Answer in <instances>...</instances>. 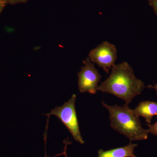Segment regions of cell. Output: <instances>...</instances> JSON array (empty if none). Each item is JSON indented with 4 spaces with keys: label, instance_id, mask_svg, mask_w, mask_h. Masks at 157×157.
Wrapping results in <instances>:
<instances>
[{
    "label": "cell",
    "instance_id": "6da1fadb",
    "mask_svg": "<svg viewBox=\"0 0 157 157\" xmlns=\"http://www.w3.org/2000/svg\"><path fill=\"white\" fill-rule=\"evenodd\" d=\"M108 78L100 85L98 90L108 93L130 104L145 87L142 80L135 76L134 70L127 62L114 65Z\"/></svg>",
    "mask_w": 157,
    "mask_h": 157
},
{
    "label": "cell",
    "instance_id": "9c48e42d",
    "mask_svg": "<svg viewBox=\"0 0 157 157\" xmlns=\"http://www.w3.org/2000/svg\"><path fill=\"white\" fill-rule=\"evenodd\" d=\"M8 4L11 5H15L18 3H26L28 0H7Z\"/></svg>",
    "mask_w": 157,
    "mask_h": 157
},
{
    "label": "cell",
    "instance_id": "4fadbf2b",
    "mask_svg": "<svg viewBox=\"0 0 157 157\" xmlns=\"http://www.w3.org/2000/svg\"><path fill=\"white\" fill-rule=\"evenodd\" d=\"M67 145H66V146L65 147V149L64 151V152H63V154L65 155V156H66V157H68L67 156V154H66V147H67Z\"/></svg>",
    "mask_w": 157,
    "mask_h": 157
},
{
    "label": "cell",
    "instance_id": "8fae6325",
    "mask_svg": "<svg viewBox=\"0 0 157 157\" xmlns=\"http://www.w3.org/2000/svg\"><path fill=\"white\" fill-rule=\"evenodd\" d=\"M150 5L152 7L155 13L157 14V1L150 2Z\"/></svg>",
    "mask_w": 157,
    "mask_h": 157
},
{
    "label": "cell",
    "instance_id": "ba28073f",
    "mask_svg": "<svg viewBox=\"0 0 157 157\" xmlns=\"http://www.w3.org/2000/svg\"><path fill=\"white\" fill-rule=\"evenodd\" d=\"M147 126L148 128L147 130L148 133H150L154 135H157V121L153 124H148Z\"/></svg>",
    "mask_w": 157,
    "mask_h": 157
},
{
    "label": "cell",
    "instance_id": "7a4b0ae2",
    "mask_svg": "<svg viewBox=\"0 0 157 157\" xmlns=\"http://www.w3.org/2000/svg\"><path fill=\"white\" fill-rule=\"evenodd\" d=\"M102 105L108 109L110 125L112 128L128 137L132 141L146 140L148 132L143 128L139 117L125 104L110 106L102 102Z\"/></svg>",
    "mask_w": 157,
    "mask_h": 157
},
{
    "label": "cell",
    "instance_id": "3957f363",
    "mask_svg": "<svg viewBox=\"0 0 157 157\" xmlns=\"http://www.w3.org/2000/svg\"><path fill=\"white\" fill-rule=\"evenodd\" d=\"M76 98V95H73L70 100L65 102L63 106L55 107L45 115L48 118L52 115L56 116L68 129L74 140L81 144H84L85 142L80 133L75 108Z\"/></svg>",
    "mask_w": 157,
    "mask_h": 157
},
{
    "label": "cell",
    "instance_id": "277c9868",
    "mask_svg": "<svg viewBox=\"0 0 157 157\" xmlns=\"http://www.w3.org/2000/svg\"><path fill=\"white\" fill-rule=\"evenodd\" d=\"M117 50L112 43L104 41L90 51L89 58L94 63L97 64L107 73L115 65L117 56Z\"/></svg>",
    "mask_w": 157,
    "mask_h": 157
},
{
    "label": "cell",
    "instance_id": "5b68a950",
    "mask_svg": "<svg viewBox=\"0 0 157 157\" xmlns=\"http://www.w3.org/2000/svg\"><path fill=\"white\" fill-rule=\"evenodd\" d=\"M83 63L84 66L77 73L79 92L95 94L102 76L89 58L83 61Z\"/></svg>",
    "mask_w": 157,
    "mask_h": 157
},
{
    "label": "cell",
    "instance_id": "52a82bcc",
    "mask_svg": "<svg viewBox=\"0 0 157 157\" xmlns=\"http://www.w3.org/2000/svg\"><path fill=\"white\" fill-rule=\"evenodd\" d=\"M137 146L136 144L130 142L128 145L104 151L101 149L98 152V157H137L134 154V149Z\"/></svg>",
    "mask_w": 157,
    "mask_h": 157
},
{
    "label": "cell",
    "instance_id": "5bb4252c",
    "mask_svg": "<svg viewBox=\"0 0 157 157\" xmlns=\"http://www.w3.org/2000/svg\"><path fill=\"white\" fill-rule=\"evenodd\" d=\"M150 2H153V1H157V0H148Z\"/></svg>",
    "mask_w": 157,
    "mask_h": 157
},
{
    "label": "cell",
    "instance_id": "8992f818",
    "mask_svg": "<svg viewBox=\"0 0 157 157\" xmlns=\"http://www.w3.org/2000/svg\"><path fill=\"white\" fill-rule=\"evenodd\" d=\"M133 110L137 116L144 118L146 122L151 124L153 117L155 116H157V102L142 101Z\"/></svg>",
    "mask_w": 157,
    "mask_h": 157
},
{
    "label": "cell",
    "instance_id": "7c38bea8",
    "mask_svg": "<svg viewBox=\"0 0 157 157\" xmlns=\"http://www.w3.org/2000/svg\"><path fill=\"white\" fill-rule=\"evenodd\" d=\"M147 87L150 89H154L155 90L157 94V83L155 85V86L148 85V86H147Z\"/></svg>",
    "mask_w": 157,
    "mask_h": 157
},
{
    "label": "cell",
    "instance_id": "30bf717a",
    "mask_svg": "<svg viewBox=\"0 0 157 157\" xmlns=\"http://www.w3.org/2000/svg\"><path fill=\"white\" fill-rule=\"evenodd\" d=\"M8 4L7 0H0V14Z\"/></svg>",
    "mask_w": 157,
    "mask_h": 157
}]
</instances>
